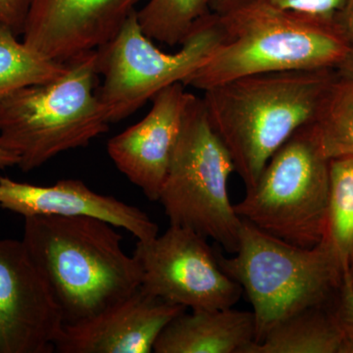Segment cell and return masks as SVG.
Instances as JSON below:
<instances>
[{"instance_id": "1", "label": "cell", "mask_w": 353, "mask_h": 353, "mask_svg": "<svg viewBox=\"0 0 353 353\" xmlns=\"http://www.w3.org/2000/svg\"><path fill=\"white\" fill-rule=\"evenodd\" d=\"M336 69L256 74L204 92L211 126L229 150L246 190L297 131L314 120Z\"/></svg>"}, {"instance_id": "23", "label": "cell", "mask_w": 353, "mask_h": 353, "mask_svg": "<svg viewBox=\"0 0 353 353\" xmlns=\"http://www.w3.org/2000/svg\"><path fill=\"white\" fill-rule=\"evenodd\" d=\"M31 0H0V27L23 36Z\"/></svg>"}, {"instance_id": "22", "label": "cell", "mask_w": 353, "mask_h": 353, "mask_svg": "<svg viewBox=\"0 0 353 353\" xmlns=\"http://www.w3.org/2000/svg\"><path fill=\"white\" fill-rule=\"evenodd\" d=\"M331 308L350 341L348 353H353V284L348 269L343 274V283L332 301Z\"/></svg>"}, {"instance_id": "20", "label": "cell", "mask_w": 353, "mask_h": 353, "mask_svg": "<svg viewBox=\"0 0 353 353\" xmlns=\"http://www.w3.org/2000/svg\"><path fill=\"white\" fill-rule=\"evenodd\" d=\"M208 13V0H148L137 10L146 36L169 46H181L194 26Z\"/></svg>"}, {"instance_id": "18", "label": "cell", "mask_w": 353, "mask_h": 353, "mask_svg": "<svg viewBox=\"0 0 353 353\" xmlns=\"http://www.w3.org/2000/svg\"><path fill=\"white\" fill-rule=\"evenodd\" d=\"M67 69L68 63L43 57L0 27V103L21 88L57 80Z\"/></svg>"}, {"instance_id": "17", "label": "cell", "mask_w": 353, "mask_h": 353, "mask_svg": "<svg viewBox=\"0 0 353 353\" xmlns=\"http://www.w3.org/2000/svg\"><path fill=\"white\" fill-rule=\"evenodd\" d=\"M327 159L353 157V81L339 75L323 97L312 122Z\"/></svg>"}, {"instance_id": "9", "label": "cell", "mask_w": 353, "mask_h": 353, "mask_svg": "<svg viewBox=\"0 0 353 353\" xmlns=\"http://www.w3.org/2000/svg\"><path fill=\"white\" fill-rule=\"evenodd\" d=\"M134 256L141 272L139 288L165 303L213 310L233 307L243 294L208 239L187 228L170 226L161 236L138 241Z\"/></svg>"}, {"instance_id": "28", "label": "cell", "mask_w": 353, "mask_h": 353, "mask_svg": "<svg viewBox=\"0 0 353 353\" xmlns=\"http://www.w3.org/2000/svg\"><path fill=\"white\" fill-rule=\"evenodd\" d=\"M348 271H350V278H352V284H353V266L352 267V268L348 269Z\"/></svg>"}, {"instance_id": "27", "label": "cell", "mask_w": 353, "mask_h": 353, "mask_svg": "<svg viewBox=\"0 0 353 353\" xmlns=\"http://www.w3.org/2000/svg\"><path fill=\"white\" fill-rule=\"evenodd\" d=\"M234 0H208V8L211 13H220L227 8Z\"/></svg>"}, {"instance_id": "13", "label": "cell", "mask_w": 353, "mask_h": 353, "mask_svg": "<svg viewBox=\"0 0 353 353\" xmlns=\"http://www.w3.org/2000/svg\"><path fill=\"white\" fill-rule=\"evenodd\" d=\"M185 311L139 288L82 321L65 324L59 353H150L165 327Z\"/></svg>"}, {"instance_id": "3", "label": "cell", "mask_w": 353, "mask_h": 353, "mask_svg": "<svg viewBox=\"0 0 353 353\" xmlns=\"http://www.w3.org/2000/svg\"><path fill=\"white\" fill-rule=\"evenodd\" d=\"M217 15L224 38L185 87L205 92L256 74L336 69L350 50L336 21L252 0H236Z\"/></svg>"}, {"instance_id": "8", "label": "cell", "mask_w": 353, "mask_h": 353, "mask_svg": "<svg viewBox=\"0 0 353 353\" xmlns=\"http://www.w3.org/2000/svg\"><path fill=\"white\" fill-rule=\"evenodd\" d=\"M223 38L219 16L210 12L194 26L180 50L163 52L143 32L134 11L116 36L97 50L99 74L103 76L97 97L109 122H120L165 88L185 82Z\"/></svg>"}, {"instance_id": "7", "label": "cell", "mask_w": 353, "mask_h": 353, "mask_svg": "<svg viewBox=\"0 0 353 353\" xmlns=\"http://www.w3.org/2000/svg\"><path fill=\"white\" fill-rule=\"evenodd\" d=\"M329 194L330 160L310 123L279 148L234 208L239 217L265 233L312 248L326 236Z\"/></svg>"}, {"instance_id": "16", "label": "cell", "mask_w": 353, "mask_h": 353, "mask_svg": "<svg viewBox=\"0 0 353 353\" xmlns=\"http://www.w3.org/2000/svg\"><path fill=\"white\" fill-rule=\"evenodd\" d=\"M348 345L347 334L329 303L279 323L245 353H348Z\"/></svg>"}, {"instance_id": "14", "label": "cell", "mask_w": 353, "mask_h": 353, "mask_svg": "<svg viewBox=\"0 0 353 353\" xmlns=\"http://www.w3.org/2000/svg\"><path fill=\"white\" fill-rule=\"evenodd\" d=\"M0 208L23 216H88L126 230L138 241L158 236L159 228L145 211L67 179L51 185L18 182L0 176Z\"/></svg>"}, {"instance_id": "21", "label": "cell", "mask_w": 353, "mask_h": 353, "mask_svg": "<svg viewBox=\"0 0 353 353\" xmlns=\"http://www.w3.org/2000/svg\"><path fill=\"white\" fill-rule=\"evenodd\" d=\"M236 1V0H234ZM266 6L314 16L326 20H336L347 0H252ZM232 4V3H231Z\"/></svg>"}, {"instance_id": "25", "label": "cell", "mask_w": 353, "mask_h": 353, "mask_svg": "<svg viewBox=\"0 0 353 353\" xmlns=\"http://www.w3.org/2000/svg\"><path fill=\"white\" fill-rule=\"evenodd\" d=\"M336 71L339 75L353 81V48H350L343 61L336 67Z\"/></svg>"}, {"instance_id": "10", "label": "cell", "mask_w": 353, "mask_h": 353, "mask_svg": "<svg viewBox=\"0 0 353 353\" xmlns=\"http://www.w3.org/2000/svg\"><path fill=\"white\" fill-rule=\"evenodd\" d=\"M63 313L22 241L0 240V353H51Z\"/></svg>"}, {"instance_id": "11", "label": "cell", "mask_w": 353, "mask_h": 353, "mask_svg": "<svg viewBox=\"0 0 353 353\" xmlns=\"http://www.w3.org/2000/svg\"><path fill=\"white\" fill-rule=\"evenodd\" d=\"M139 0H31L23 41L67 63L116 36Z\"/></svg>"}, {"instance_id": "2", "label": "cell", "mask_w": 353, "mask_h": 353, "mask_svg": "<svg viewBox=\"0 0 353 353\" xmlns=\"http://www.w3.org/2000/svg\"><path fill=\"white\" fill-rule=\"evenodd\" d=\"M23 243L52 290L65 324L82 321L141 287L136 257L106 221L88 216L24 218Z\"/></svg>"}, {"instance_id": "6", "label": "cell", "mask_w": 353, "mask_h": 353, "mask_svg": "<svg viewBox=\"0 0 353 353\" xmlns=\"http://www.w3.org/2000/svg\"><path fill=\"white\" fill-rule=\"evenodd\" d=\"M234 172L233 159L211 126L203 99L192 94L158 199L170 226L192 230L236 253L243 219L229 196Z\"/></svg>"}, {"instance_id": "24", "label": "cell", "mask_w": 353, "mask_h": 353, "mask_svg": "<svg viewBox=\"0 0 353 353\" xmlns=\"http://www.w3.org/2000/svg\"><path fill=\"white\" fill-rule=\"evenodd\" d=\"M336 24L341 36L353 48V0H347L336 17Z\"/></svg>"}, {"instance_id": "15", "label": "cell", "mask_w": 353, "mask_h": 353, "mask_svg": "<svg viewBox=\"0 0 353 353\" xmlns=\"http://www.w3.org/2000/svg\"><path fill=\"white\" fill-rule=\"evenodd\" d=\"M256 324L252 311L233 307L185 311L158 336L157 353H245L254 343Z\"/></svg>"}, {"instance_id": "4", "label": "cell", "mask_w": 353, "mask_h": 353, "mask_svg": "<svg viewBox=\"0 0 353 353\" xmlns=\"http://www.w3.org/2000/svg\"><path fill=\"white\" fill-rule=\"evenodd\" d=\"M67 63L57 80L21 88L0 103V148L18 157L23 172L85 148L108 131L110 122L95 90L97 51Z\"/></svg>"}, {"instance_id": "12", "label": "cell", "mask_w": 353, "mask_h": 353, "mask_svg": "<svg viewBox=\"0 0 353 353\" xmlns=\"http://www.w3.org/2000/svg\"><path fill=\"white\" fill-rule=\"evenodd\" d=\"M183 83L165 88L137 124L108 141V152L118 170L150 201H158L182 130L192 92Z\"/></svg>"}, {"instance_id": "5", "label": "cell", "mask_w": 353, "mask_h": 353, "mask_svg": "<svg viewBox=\"0 0 353 353\" xmlns=\"http://www.w3.org/2000/svg\"><path fill=\"white\" fill-rule=\"evenodd\" d=\"M234 254L227 259L217 252L218 262L250 299L256 324L254 343L290 316L331 303L345 271L326 236L312 248H301L245 220Z\"/></svg>"}, {"instance_id": "19", "label": "cell", "mask_w": 353, "mask_h": 353, "mask_svg": "<svg viewBox=\"0 0 353 353\" xmlns=\"http://www.w3.org/2000/svg\"><path fill=\"white\" fill-rule=\"evenodd\" d=\"M326 238L345 270L353 266V157L330 161Z\"/></svg>"}, {"instance_id": "26", "label": "cell", "mask_w": 353, "mask_h": 353, "mask_svg": "<svg viewBox=\"0 0 353 353\" xmlns=\"http://www.w3.org/2000/svg\"><path fill=\"white\" fill-rule=\"evenodd\" d=\"M17 165L18 157L16 155L0 148V170L17 166Z\"/></svg>"}]
</instances>
